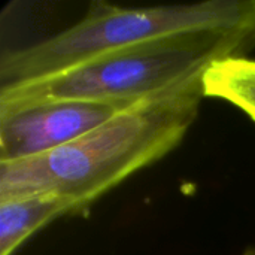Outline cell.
Segmentation results:
<instances>
[{"label":"cell","instance_id":"obj_2","mask_svg":"<svg viewBox=\"0 0 255 255\" xmlns=\"http://www.w3.org/2000/svg\"><path fill=\"white\" fill-rule=\"evenodd\" d=\"M255 31H193L115 49L58 75L0 88V114L67 100L143 102L247 57Z\"/></svg>","mask_w":255,"mask_h":255},{"label":"cell","instance_id":"obj_3","mask_svg":"<svg viewBox=\"0 0 255 255\" xmlns=\"http://www.w3.org/2000/svg\"><path fill=\"white\" fill-rule=\"evenodd\" d=\"M193 31H255V0L121 7L93 1L70 27L27 46L3 51L0 88L49 78L106 52Z\"/></svg>","mask_w":255,"mask_h":255},{"label":"cell","instance_id":"obj_5","mask_svg":"<svg viewBox=\"0 0 255 255\" xmlns=\"http://www.w3.org/2000/svg\"><path fill=\"white\" fill-rule=\"evenodd\" d=\"M64 215H76L70 197L52 193L0 202V255H13L36 232Z\"/></svg>","mask_w":255,"mask_h":255},{"label":"cell","instance_id":"obj_4","mask_svg":"<svg viewBox=\"0 0 255 255\" xmlns=\"http://www.w3.org/2000/svg\"><path fill=\"white\" fill-rule=\"evenodd\" d=\"M137 103L67 100L0 114V163L61 148Z\"/></svg>","mask_w":255,"mask_h":255},{"label":"cell","instance_id":"obj_6","mask_svg":"<svg viewBox=\"0 0 255 255\" xmlns=\"http://www.w3.org/2000/svg\"><path fill=\"white\" fill-rule=\"evenodd\" d=\"M205 97L223 99L255 121V60L233 57L212 64L203 76Z\"/></svg>","mask_w":255,"mask_h":255},{"label":"cell","instance_id":"obj_7","mask_svg":"<svg viewBox=\"0 0 255 255\" xmlns=\"http://www.w3.org/2000/svg\"><path fill=\"white\" fill-rule=\"evenodd\" d=\"M242 255H255V244L254 245H250L245 248V251L242 253Z\"/></svg>","mask_w":255,"mask_h":255},{"label":"cell","instance_id":"obj_1","mask_svg":"<svg viewBox=\"0 0 255 255\" xmlns=\"http://www.w3.org/2000/svg\"><path fill=\"white\" fill-rule=\"evenodd\" d=\"M203 76L131 106L61 148L0 163V202L52 193L70 197L76 215L87 212L103 194L182 142L205 97Z\"/></svg>","mask_w":255,"mask_h":255}]
</instances>
